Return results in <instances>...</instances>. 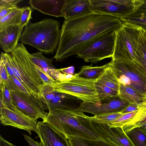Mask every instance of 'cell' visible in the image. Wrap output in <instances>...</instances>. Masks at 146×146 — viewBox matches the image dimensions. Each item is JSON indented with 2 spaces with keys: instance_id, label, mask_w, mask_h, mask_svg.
<instances>
[{
  "instance_id": "obj_17",
  "label": "cell",
  "mask_w": 146,
  "mask_h": 146,
  "mask_svg": "<svg viewBox=\"0 0 146 146\" xmlns=\"http://www.w3.org/2000/svg\"><path fill=\"white\" fill-rule=\"evenodd\" d=\"M23 29L13 25L0 29V44L5 53H11L16 48Z\"/></svg>"
},
{
  "instance_id": "obj_27",
  "label": "cell",
  "mask_w": 146,
  "mask_h": 146,
  "mask_svg": "<svg viewBox=\"0 0 146 146\" xmlns=\"http://www.w3.org/2000/svg\"><path fill=\"white\" fill-rule=\"evenodd\" d=\"M22 10L18 8L0 19V29L13 25H19Z\"/></svg>"
},
{
  "instance_id": "obj_40",
  "label": "cell",
  "mask_w": 146,
  "mask_h": 146,
  "mask_svg": "<svg viewBox=\"0 0 146 146\" xmlns=\"http://www.w3.org/2000/svg\"><path fill=\"white\" fill-rule=\"evenodd\" d=\"M0 146H16L5 139L0 136Z\"/></svg>"
},
{
  "instance_id": "obj_15",
  "label": "cell",
  "mask_w": 146,
  "mask_h": 146,
  "mask_svg": "<svg viewBox=\"0 0 146 146\" xmlns=\"http://www.w3.org/2000/svg\"><path fill=\"white\" fill-rule=\"evenodd\" d=\"M35 132L43 146H71L68 139L43 121L37 122Z\"/></svg>"
},
{
  "instance_id": "obj_4",
  "label": "cell",
  "mask_w": 146,
  "mask_h": 146,
  "mask_svg": "<svg viewBox=\"0 0 146 146\" xmlns=\"http://www.w3.org/2000/svg\"><path fill=\"white\" fill-rule=\"evenodd\" d=\"M1 52L16 78L27 90L40 96L44 84L36 70L35 65L29 58V52L23 44L18 43L11 54Z\"/></svg>"
},
{
  "instance_id": "obj_3",
  "label": "cell",
  "mask_w": 146,
  "mask_h": 146,
  "mask_svg": "<svg viewBox=\"0 0 146 146\" xmlns=\"http://www.w3.org/2000/svg\"><path fill=\"white\" fill-rule=\"evenodd\" d=\"M60 24L57 21L44 19L29 23L21 34V43L31 46L45 54L53 53L59 42Z\"/></svg>"
},
{
  "instance_id": "obj_12",
  "label": "cell",
  "mask_w": 146,
  "mask_h": 146,
  "mask_svg": "<svg viewBox=\"0 0 146 146\" xmlns=\"http://www.w3.org/2000/svg\"><path fill=\"white\" fill-rule=\"evenodd\" d=\"M93 13L112 16L119 19L138 8L121 4L115 0H90Z\"/></svg>"
},
{
  "instance_id": "obj_41",
  "label": "cell",
  "mask_w": 146,
  "mask_h": 146,
  "mask_svg": "<svg viewBox=\"0 0 146 146\" xmlns=\"http://www.w3.org/2000/svg\"><path fill=\"white\" fill-rule=\"evenodd\" d=\"M139 8L146 9V0H144V3Z\"/></svg>"
},
{
  "instance_id": "obj_6",
  "label": "cell",
  "mask_w": 146,
  "mask_h": 146,
  "mask_svg": "<svg viewBox=\"0 0 146 146\" xmlns=\"http://www.w3.org/2000/svg\"><path fill=\"white\" fill-rule=\"evenodd\" d=\"M96 80L74 75L64 80H56L52 86L55 92L77 97L84 103L96 104L100 102L95 87Z\"/></svg>"
},
{
  "instance_id": "obj_42",
  "label": "cell",
  "mask_w": 146,
  "mask_h": 146,
  "mask_svg": "<svg viewBox=\"0 0 146 146\" xmlns=\"http://www.w3.org/2000/svg\"><path fill=\"white\" fill-rule=\"evenodd\" d=\"M143 33L146 39V31L143 30Z\"/></svg>"
},
{
  "instance_id": "obj_30",
  "label": "cell",
  "mask_w": 146,
  "mask_h": 146,
  "mask_svg": "<svg viewBox=\"0 0 146 146\" xmlns=\"http://www.w3.org/2000/svg\"><path fill=\"white\" fill-rule=\"evenodd\" d=\"M22 0H0V19L18 7L17 5Z\"/></svg>"
},
{
  "instance_id": "obj_20",
  "label": "cell",
  "mask_w": 146,
  "mask_h": 146,
  "mask_svg": "<svg viewBox=\"0 0 146 146\" xmlns=\"http://www.w3.org/2000/svg\"><path fill=\"white\" fill-rule=\"evenodd\" d=\"M123 23H128L146 31V9L139 8L120 19Z\"/></svg>"
},
{
  "instance_id": "obj_11",
  "label": "cell",
  "mask_w": 146,
  "mask_h": 146,
  "mask_svg": "<svg viewBox=\"0 0 146 146\" xmlns=\"http://www.w3.org/2000/svg\"><path fill=\"white\" fill-rule=\"evenodd\" d=\"M52 85L45 84L40 95L49 111L56 109L79 110L82 101L72 96L54 91Z\"/></svg>"
},
{
  "instance_id": "obj_13",
  "label": "cell",
  "mask_w": 146,
  "mask_h": 146,
  "mask_svg": "<svg viewBox=\"0 0 146 146\" xmlns=\"http://www.w3.org/2000/svg\"><path fill=\"white\" fill-rule=\"evenodd\" d=\"M129 105L128 102L118 96L101 100L96 104L83 102L80 106L79 110L95 115L121 112Z\"/></svg>"
},
{
  "instance_id": "obj_38",
  "label": "cell",
  "mask_w": 146,
  "mask_h": 146,
  "mask_svg": "<svg viewBox=\"0 0 146 146\" xmlns=\"http://www.w3.org/2000/svg\"><path fill=\"white\" fill-rule=\"evenodd\" d=\"M138 104H130L128 106L121 112V113L124 114L137 111L138 110Z\"/></svg>"
},
{
  "instance_id": "obj_24",
  "label": "cell",
  "mask_w": 146,
  "mask_h": 146,
  "mask_svg": "<svg viewBox=\"0 0 146 146\" xmlns=\"http://www.w3.org/2000/svg\"><path fill=\"white\" fill-rule=\"evenodd\" d=\"M96 81L119 92L120 84L118 79L109 65Z\"/></svg>"
},
{
  "instance_id": "obj_39",
  "label": "cell",
  "mask_w": 146,
  "mask_h": 146,
  "mask_svg": "<svg viewBox=\"0 0 146 146\" xmlns=\"http://www.w3.org/2000/svg\"><path fill=\"white\" fill-rule=\"evenodd\" d=\"M58 70L64 74L73 75L74 72V67L71 66L66 68L58 69Z\"/></svg>"
},
{
  "instance_id": "obj_31",
  "label": "cell",
  "mask_w": 146,
  "mask_h": 146,
  "mask_svg": "<svg viewBox=\"0 0 146 146\" xmlns=\"http://www.w3.org/2000/svg\"><path fill=\"white\" fill-rule=\"evenodd\" d=\"M123 114L121 112L103 114L90 117L94 122L108 124L116 119Z\"/></svg>"
},
{
  "instance_id": "obj_35",
  "label": "cell",
  "mask_w": 146,
  "mask_h": 146,
  "mask_svg": "<svg viewBox=\"0 0 146 146\" xmlns=\"http://www.w3.org/2000/svg\"><path fill=\"white\" fill-rule=\"evenodd\" d=\"M35 66L36 70L43 81L44 85L45 84H53L55 82L56 80L51 77L48 73L36 65Z\"/></svg>"
},
{
  "instance_id": "obj_14",
  "label": "cell",
  "mask_w": 146,
  "mask_h": 146,
  "mask_svg": "<svg viewBox=\"0 0 146 146\" xmlns=\"http://www.w3.org/2000/svg\"><path fill=\"white\" fill-rule=\"evenodd\" d=\"M92 123L101 137L106 141L117 146H134L123 131L122 127H111L107 124L92 121Z\"/></svg>"
},
{
  "instance_id": "obj_2",
  "label": "cell",
  "mask_w": 146,
  "mask_h": 146,
  "mask_svg": "<svg viewBox=\"0 0 146 146\" xmlns=\"http://www.w3.org/2000/svg\"><path fill=\"white\" fill-rule=\"evenodd\" d=\"M43 121L68 139L71 137L102 139L93 126L90 117L79 110L55 109L49 111Z\"/></svg>"
},
{
  "instance_id": "obj_33",
  "label": "cell",
  "mask_w": 146,
  "mask_h": 146,
  "mask_svg": "<svg viewBox=\"0 0 146 146\" xmlns=\"http://www.w3.org/2000/svg\"><path fill=\"white\" fill-rule=\"evenodd\" d=\"M0 103L6 105L13 104L10 90L4 82L0 80Z\"/></svg>"
},
{
  "instance_id": "obj_34",
  "label": "cell",
  "mask_w": 146,
  "mask_h": 146,
  "mask_svg": "<svg viewBox=\"0 0 146 146\" xmlns=\"http://www.w3.org/2000/svg\"><path fill=\"white\" fill-rule=\"evenodd\" d=\"M22 10L20 18L19 26L21 29H23L28 24L32 19V9L29 7H25L21 8Z\"/></svg>"
},
{
  "instance_id": "obj_25",
  "label": "cell",
  "mask_w": 146,
  "mask_h": 146,
  "mask_svg": "<svg viewBox=\"0 0 146 146\" xmlns=\"http://www.w3.org/2000/svg\"><path fill=\"white\" fill-rule=\"evenodd\" d=\"M125 133L134 146H146V131L142 127H135Z\"/></svg>"
},
{
  "instance_id": "obj_19",
  "label": "cell",
  "mask_w": 146,
  "mask_h": 146,
  "mask_svg": "<svg viewBox=\"0 0 146 146\" xmlns=\"http://www.w3.org/2000/svg\"><path fill=\"white\" fill-rule=\"evenodd\" d=\"M28 55L35 65L47 72L53 78L55 77L57 70L52 65V58L46 57L41 52L31 54L29 52Z\"/></svg>"
},
{
  "instance_id": "obj_21",
  "label": "cell",
  "mask_w": 146,
  "mask_h": 146,
  "mask_svg": "<svg viewBox=\"0 0 146 146\" xmlns=\"http://www.w3.org/2000/svg\"><path fill=\"white\" fill-rule=\"evenodd\" d=\"M119 84V96L130 104H139L146 99V96L138 93L130 87Z\"/></svg>"
},
{
  "instance_id": "obj_18",
  "label": "cell",
  "mask_w": 146,
  "mask_h": 146,
  "mask_svg": "<svg viewBox=\"0 0 146 146\" xmlns=\"http://www.w3.org/2000/svg\"><path fill=\"white\" fill-rule=\"evenodd\" d=\"M64 0H30L29 4L33 9L44 14L57 17H62Z\"/></svg>"
},
{
  "instance_id": "obj_23",
  "label": "cell",
  "mask_w": 146,
  "mask_h": 146,
  "mask_svg": "<svg viewBox=\"0 0 146 146\" xmlns=\"http://www.w3.org/2000/svg\"><path fill=\"white\" fill-rule=\"evenodd\" d=\"M68 139L71 146H117L102 139H94L71 137Z\"/></svg>"
},
{
  "instance_id": "obj_37",
  "label": "cell",
  "mask_w": 146,
  "mask_h": 146,
  "mask_svg": "<svg viewBox=\"0 0 146 146\" xmlns=\"http://www.w3.org/2000/svg\"><path fill=\"white\" fill-rule=\"evenodd\" d=\"M24 137L30 146H43L41 143L37 141H35L30 137L26 135H23Z\"/></svg>"
},
{
  "instance_id": "obj_29",
  "label": "cell",
  "mask_w": 146,
  "mask_h": 146,
  "mask_svg": "<svg viewBox=\"0 0 146 146\" xmlns=\"http://www.w3.org/2000/svg\"><path fill=\"white\" fill-rule=\"evenodd\" d=\"M95 87L100 101L119 96V92L102 84L96 81Z\"/></svg>"
},
{
  "instance_id": "obj_9",
  "label": "cell",
  "mask_w": 146,
  "mask_h": 146,
  "mask_svg": "<svg viewBox=\"0 0 146 146\" xmlns=\"http://www.w3.org/2000/svg\"><path fill=\"white\" fill-rule=\"evenodd\" d=\"M10 91L13 104L22 112L35 120L40 118L45 120L48 113L45 111V106L40 96L17 89Z\"/></svg>"
},
{
  "instance_id": "obj_1",
  "label": "cell",
  "mask_w": 146,
  "mask_h": 146,
  "mask_svg": "<svg viewBox=\"0 0 146 146\" xmlns=\"http://www.w3.org/2000/svg\"><path fill=\"white\" fill-rule=\"evenodd\" d=\"M123 24L118 18L94 13L65 20L54 58L57 61H61L77 55L93 40L105 34L117 31Z\"/></svg>"
},
{
  "instance_id": "obj_32",
  "label": "cell",
  "mask_w": 146,
  "mask_h": 146,
  "mask_svg": "<svg viewBox=\"0 0 146 146\" xmlns=\"http://www.w3.org/2000/svg\"><path fill=\"white\" fill-rule=\"evenodd\" d=\"M138 112L137 111L123 114L116 119L107 124L111 127H123L131 120Z\"/></svg>"
},
{
  "instance_id": "obj_10",
  "label": "cell",
  "mask_w": 146,
  "mask_h": 146,
  "mask_svg": "<svg viewBox=\"0 0 146 146\" xmlns=\"http://www.w3.org/2000/svg\"><path fill=\"white\" fill-rule=\"evenodd\" d=\"M0 119L3 125L26 130L30 135L37 127V120L25 115L13 103L6 105L0 103Z\"/></svg>"
},
{
  "instance_id": "obj_36",
  "label": "cell",
  "mask_w": 146,
  "mask_h": 146,
  "mask_svg": "<svg viewBox=\"0 0 146 146\" xmlns=\"http://www.w3.org/2000/svg\"><path fill=\"white\" fill-rule=\"evenodd\" d=\"M0 80L3 81L6 83L8 82L9 74L3 60H0Z\"/></svg>"
},
{
  "instance_id": "obj_16",
  "label": "cell",
  "mask_w": 146,
  "mask_h": 146,
  "mask_svg": "<svg viewBox=\"0 0 146 146\" xmlns=\"http://www.w3.org/2000/svg\"><path fill=\"white\" fill-rule=\"evenodd\" d=\"M90 0H64L62 13L65 20L93 13Z\"/></svg>"
},
{
  "instance_id": "obj_22",
  "label": "cell",
  "mask_w": 146,
  "mask_h": 146,
  "mask_svg": "<svg viewBox=\"0 0 146 146\" xmlns=\"http://www.w3.org/2000/svg\"><path fill=\"white\" fill-rule=\"evenodd\" d=\"M109 64V63L102 66H83L80 71L74 75L87 79H97L103 73Z\"/></svg>"
},
{
  "instance_id": "obj_8",
  "label": "cell",
  "mask_w": 146,
  "mask_h": 146,
  "mask_svg": "<svg viewBox=\"0 0 146 146\" xmlns=\"http://www.w3.org/2000/svg\"><path fill=\"white\" fill-rule=\"evenodd\" d=\"M110 66L116 77L124 75L130 80L129 87L146 97V70L136 62L129 60H112Z\"/></svg>"
},
{
  "instance_id": "obj_7",
  "label": "cell",
  "mask_w": 146,
  "mask_h": 146,
  "mask_svg": "<svg viewBox=\"0 0 146 146\" xmlns=\"http://www.w3.org/2000/svg\"><path fill=\"white\" fill-rule=\"evenodd\" d=\"M115 31L103 35L97 38L77 54L85 62L96 63L102 60L113 56L114 50Z\"/></svg>"
},
{
  "instance_id": "obj_5",
  "label": "cell",
  "mask_w": 146,
  "mask_h": 146,
  "mask_svg": "<svg viewBox=\"0 0 146 146\" xmlns=\"http://www.w3.org/2000/svg\"><path fill=\"white\" fill-rule=\"evenodd\" d=\"M142 31V29L137 26L123 23L121 27L115 31L114 50L111 59L136 62V52L139 37Z\"/></svg>"
},
{
  "instance_id": "obj_26",
  "label": "cell",
  "mask_w": 146,
  "mask_h": 146,
  "mask_svg": "<svg viewBox=\"0 0 146 146\" xmlns=\"http://www.w3.org/2000/svg\"><path fill=\"white\" fill-rule=\"evenodd\" d=\"M135 61L146 70V39L143 33V30L139 37Z\"/></svg>"
},
{
  "instance_id": "obj_28",
  "label": "cell",
  "mask_w": 146,
  "mask_h": 146,
  "mask_svg": "<svg viewBox=\"0 0 146 146\" xmlns=\"http://www.w3.org/2000/svg\"><path fill=\"white\" fill-rule=\"evenodd\" d=\"M137 127H142L146 131V112H138L129 122L124 125L122 128L125 133Z\"/></svg>"
}]
</instances>
